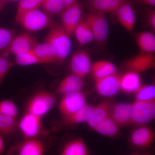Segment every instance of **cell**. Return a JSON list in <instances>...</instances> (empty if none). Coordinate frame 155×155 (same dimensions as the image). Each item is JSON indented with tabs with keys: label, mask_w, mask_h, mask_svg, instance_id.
Listing matches in <instances>:
<instances>
[{
	"label": "cell",
	"mask_w": 155,
	"mask_h": 155,
	"mask_svg": "<svg viewBox=\"0 0 155 155\" xmlns=\"http://www.w3.org/2000/svg\"><path fill=\"white\" fill-rule=\"evenodd\" d=\"M15 19L24 29L31 32L50 28L58 24L48 14L39 9L25 12Z\"/></svg>",
	"instance_id": "6da1fadb"
},
{
	"label": "cell",
	"mask_w": 155,
	"mask_h": 155,
	"mask_svg": "<svg viewBox=\"0 0 155 155\" xmlns=\"http://www.w3.org/2000/svg\"><path fill=\"white\" fill-rule=\"evenodd\" d=\"M45 41L52 45L58 52V62H63L70 54L72 45L70 35L61 25L57 24L50 28Z\"/></svg>",
	"instance_id": "7a4b0ae2"
},
{
	"label": "cell",
	"mask_w": 155,
	"mask_h": 155,
	"mask_svg": "<svg viewBox=\"0 0 155 155\" xmlns=\"http://www.w3.org/2000/svg\"><path fill=\"white\" fill-rule=\"evenodd\" d=\"M56 102V96L54 94L46 91L39 92L28 101L26 110L42 117L54 108Z\"/></svg>",
	"instance_id": "3957f363"
},
{
	"label": "cell",
	"mask_w": 155,
	"mask_h": 155,
	"mask_svg": "<svg viewBox=\"0 0 155 155\" xmlns=\"http://www.w3.org/2000/svg\"><path fill=\"white\" fill-rule=\"evenodd\" d=\"M155 117V100L150 101L135 100L131 104V123L144 125Z\"/></svg>",
	"instance_id": "277c9868"
},
{
	"label": "cell",
	"mask_w": 155,
	"mask_h": 155,
	"mask_svg": "<svg viewBox=\"0 0 155 155\" xmlns=\"http://www.w3.org/2000/svg\"><path fill=\"white\" fill-rule=\"evenodd\" d=\"M86 20L97 42L106 41L109 35V24L105 14L89 11L84 15Z\"/></svg>",
	"instance_id": "5b68a950"
},
{
	"label": "cell",
	"mask_w": 155,
	"mask_h": 155,
	"mask_svg": "<svg viewBox=\"0 0 155 155\" xmlns=\"http://www.w3.org/2000/svg\"><path fill=\"white\" fill-rule=\"evenodd\" d=\"M36 39L28 33H23L14 37L10 45L2 54L15 56L28 53L33 50L38 43Z\"/></svg>",
	"instance_id": "8992f818"
},
{
	"label": "cell",
	"mask_w": 155,
	"mask_h": 155,
	"mask_svg": "<svg viewBox=\"0 0 155 155\" xmlns=\"http://www.w3.org/2000/svg\"><path fill=\"white\" fill-rule=\"evenodd\" d=\"M86 104V96L82 91L63 95L58 109L64 118L76 112Z\"/></svg>",
	"instance_id": "52a82bcc"
},
{
	"label": "cell",
	"mask_w": 155,
	"mask_h": 155,
	"mask_svg": "<svg viewBox=\"0 0 155 155\" xmlns=\"http://www.w3.org/2000/svg\"><path fill=\"white\" fill-rule=\"evenodd\" d=\"M91 60L88 53L82 50H78L72 55L69 63L72 74L83 78L90 73Z\"/></svg>",
	"instance_id": "ba28073f"
},
{
	"label": "cell",
	"mask_w": 155,
	"mask_h": 155,
	"mask_svg": "<svg viewBox=\"0 0 155 155\" xmlns=\"http://www.w3.org/2000/svg\"><path fill=\"white\" fill-rule=\"evenodd\" d=\"M120 74L114 73L94 79L95 89L98 94L106 97H110L117 94L120 91Z\"/></svg>",
	"instance_id": "9c48e42d"
},
{
	"label": "cell",
	"mask_w": 155,
	"mask_h": 155,
	"mask_svg": "<svg viewBox=\"0 0 155 155\" xmlns=\"http://www.w3.org/2000/svg\"><path fill=\"white\" fill-rule=\"evenodd\" d=\"M82 14L81 6L77 0L65 8L61 14V25L69 35L74 33L75 28L82 19Z\"/></svg>",
	"instance_id": "30bf717a"
},
{
	"label": "cell",
	"mask_w": 155,
	"mask_h": 155,
	"mask_svg": "<svg viewBox=\"0 0 155 155\" xmlns=\"http://www.w3.org/2000/svg\"><path fill=\"white\" fill-rule=\"evenodd\" d=\"M41 117L26 111L19 122V129L25 138H34L39 134L42 126Z\"/></svg>",
	"instance_id": "8fae6325"
},
{
	"label": "cell",
	"mask_w": 155,
	"mask_h": 155,
	"mask_svg": "<svg viewBox=\"0 0 155 155\" xmlns=\"http://www.w3.org/2000/svg\"><path fill=\"white\" fill-rule=\"evenodd\" d=\"M155 66V57L154 54L140 51L137 55L126 61L125 67L128 70L138 73L153 69Z\"/></svg>",
	"instance_id": "7c38bea8"
},
{
	"label": "cell",
	"mask_w": 155,
	"mask_h": 155,
	"mask_svg": "<svg viewBox=\"0 0 155 155\" xmlns=\"http://www.w3.org/2000/svg\"><path fill=\"white\" fill-rule=\"evenodd\" d=\"M130 141L134 146L139 148L150 147L155 139V133L152 129L144 125L137 127L130 134Z\"/></svg>",
	"instance_id": "4fadbf2b"
},
{
	"label": "cell",
	"mask_w": 155,
	"mask_h": 155,
	"mask_svg": "<svg viewBox=\"0 0 155 155\" xmlns=\"http://www.w3.org/2000/svg\"><path fill=\"white\" fill-rule=\"evenodd\" d=\"M119 82L120 91L127 94H135L142 84L140 73L129 70L120 74Z\"/></svg>",
	"instance_id": "5bb4252c"
},
{
	"label": "cell",
	"mask_w": 155,
	"mask_h": 155,
	"mask_svg": "<svg viewBox=\"0 0 155 155\" xmlns=\"http://www.w3.org/2000/svg\"><path fill=\"white\" fill-rule=\"evenodd\" d=\"M118 22L128 31L133 30L136 17L130 3L127 1L123 3L115 12Z\"/></svg>",
	"instance_id": "9a60e30c"
},
{
	"label": "cell",
	"mask_w": 155,
	"mask_h": 155,
	"mask_svg": "<svg viewBox=\"0 0 155 155\" xmlns=\"http://www.w3.org/2000/svg\"><path fill=\"white\" fill-rule=\"evenodd\" d=\"M131 104L119 103L112 106L110 116L119 127L131 123Z\"/></svg>",
	"instance_id": "2e32d148"
},
{
	"label": "cell",
	"mask_w": 155,
	"mask_h": 155,
	"mask_svg": "<svg viewBox=\"0 0 155 155\" xmlns=\"http://www.w3.org/2000/svg\"><path fill=\"white\" fill-rule=\"evenodd\" d=\"M127 0H89L88 8L91 12L105 14L115 13Z\"/></svg>",
	"instance_id": "e0dca14e"
},
{
	"label": "cell",
	"mask_w": 155,
	"mask_h": 155,
	"mask_svg": "<svg viewBox=\"0 0 155 155\" xmlns=\"http://www.w3.org/2000/svg\"><path fill=\"white\" fill-rule=\"evenodd\" d=\"M112 107V104L108 101H104L94 107L93 106L90 116L86 122L88 126L93 129L96 125L110 116Z\"/></svg>",
	"instance_id": "ac0fdd59"
},
{
	"label": "cell",
	"mask_w": 155,
	"mask_h": 155,
	"mask_svg": "<svg viewBox=\"0 0 155 155\" xmlns=\"http://www.w3.org/2000/svg\"><path fill=\"white\" fill-rule=\"evenodd\" d=\"M84 87L83 78L71 74L64 78L57 87V92L63 95L82 91Z\"/></svg>",
	"instance_id": "d6986e66"
},
{
	"label": "cell",
	"mask_w": 155,
	"mask_h": 155,
	"mask_svg": "<svg viewBox=\"0 0 155 155\" xmlns=\"http://www.w3.org/2000/svg\"><path fill=\"white\" fill-rule=\"evenodd\" d=\"M32 51L42 64L58 62V52L55 48L49 43L45 41L43 43H38Z\"/></svg>",
	"instance_id": "ffe728a7"
},
{
	"label": "cell",
	"mask_w": 155,
	"mask_h": 155,
	"mask_svg": "<svg viewBox=\"0 0 155 155\" xmlns=\"http://www.w3.org/2000/svg\"><path fill=\"white\" fill-rule=\"evenodd\" d=\"M74 33L80 46L88 44L94 40L91 28L84 17H82L80 22L78 24Z\"/></svg>",
	"instance_id": "44dd1931"
},
{
	"label": "cell",
	"mask_w": 155,
	"mask_h": 155,
	"mask_svg": "<svg viewBox=\"0 0 155 155\" xmlns=\"http://www.w3.org/2000/svg\"><path fill=\"white\" fill-rule=\"evenodd\" d=\"M117 72V68L113 63L107 61H100L92 64L90 73L95 79Z\"/></svg>",
	"instance_id": "7402d4cb"
},
{
	"label": "cell",
	"mask_w": 155,
	"mask_h": 155,
	"mask_svg": "<svg viewBox=\"0 0 155 155\" xmlns=\"http://www.w3.org/2000/svg\"><path fill=\"white\" fill-rule=\"evenodd\" d=\"M135 41L140 51L154 54L155 52V35L149 31L139 32L135 35Z\"/></svg>",
	"instance_id": "603a6c76"
},
{
	"label": "cell",
	"mask_w": 155,
	"mask_h": 155,
	"mask_svg": "<svg viewBox=\"0 0 155 155\" xmlns=\"http://www.w3.org/2000/svg\"><path fill=\"white\" fill-rule=\"evenodd\" d=\"M17 153L20 155H41L45 152L43 143L34 138L28 139L19 146Z\"/></svg>",
	"instance_id": "cb8c5ba5"
},
{
	"label": "cell",
	"mask_w": 155,
	"mask_h": 155,
	"mask_svg": "<svg viewBox=\"0 0 155 155\" xmlns=\"http://www.w3.org/2000/svg\"><path fill=\"white\" fill-rule=\"evenodd\" d=\"M90 153L87 146L81 138L75 139L68 142L61 152L62 155H88Z\"/></svg>",
	"instance_id": "d4e9b609"
},
{
	"label": "cell",
	"mask_w": 155,
	"mask_h": 155,
	"mask_svg": "<svg viewBox=\"0 0 155 155\" xmlns=\"http://www.w3.org/2000/svg\"><path fill=\"white\" fill-rule=\"evenodd\" d=\"M119 127L110 116L96 125L93 129L101 135L113 137L118 133Z\"/></svg>",
	"instance_id": "484cf974"
},
{
	"label": "cell",
	"mask_w": 155,
	"mask_h": 155,
	"mask_svg": "<svg viewBox=\"0 0 155 155\" xmlns=\"http://www.w3.org/2000/svg\"><path fill=\"white\" fill-rule=\"evenodd\" d=\"M92 107V106L87 104L76 112L63 118L64 121L67 124L70 125L86 123L90 116Z\"/></svg>",
	"instance_id": "4316f807"
},
{
	"label": "cell",
	"mask_w": 155,
	"mask_h": 155,
	"mask_svg": "<svg viewBox=\"0 0 155 155\" xmlns=\"http://www.w3.org/2000/svg\"><path fill=\"white\" fill-rule=\"evenodd\" d=\"M42 7L44 12L50 17L61 15L65 9L62 0H45Z\"/></svg>",
	"instance_id": "83f0119b"
},
{
	"label": "cell",
	"mask_w": 155,
	"mask_h": 155,
	"mask_svg": "<svg viewBox=\"0 0 155 155\" xmlns=\"http://www.w3.org/2000/svg\"><path fill=\"white\" fill-rule=\"evenodd\" d=\"M17 119L0 114V133L8 135L14 133L17 126Z\"/></svg>",
	"instance_id": "f1b7e54d"
},
{
	"label": "cell",
	"mask_w": 155,
	"mask_h": 155,
	"mask_svg": "<svg viewBox=\"0 0 155 155\" xmlns=\"http://www.w3.org/2000/svg\"><path fill=\"white\" fill-rule=\"evenodd\" d=\"M135 100L150 101L155 100L154 84H142L135 93Z\"/></svg>",
	"instance_id": "f546056e"
},
{
	"label": "cell",
	"mask_w": 155,
	"mask_h": 155,
	"mask_svg": "<svg viewBox=\"0 0 155 155\" xmlns=\"http://www.w3.org/2000/svg\"><path fill=\"white\" fill-rule=\"evenodd\" d=\"M45 0H19L15 18L27 11L39 9Z\"/></svg>",
	"instance_id": "4dcf8cb0"
},
{
	"label": "cell",
	"mask_w": 155,
	"mask_h": 155,
	"mask_svg": "<svg viewBox=\"0 0 155 155\" xmlns=\"http://www.w3.org/2000/svg\"><path fill=\"white\" fill-rule=\"evenodd\" d=\"M15 63L22 66L42 64L41 61L32 50L28 53L15 56Z\"/></svg>",
	"instance_id": "1f68e13d"
},
{
	"label": "cell",
	"mask_w": 155,
	"mask_h": 155,
	"mask_svg": "<svg viewBox=\"0 0 155 155\" xmlns=\"http://www.w3.org/2000/svg\"><path fill=\"white\" fill-rule=\"evenodd\" d=\"M0 114L17 119L18 110L14 102L10 100L0 101Z\"/></svg>",
	"instance_id": "d6a6232c"
},
{
	"label": "cell",
	"mask_w": 155,
	"mask_h": 155,
	"mask_svg": "<svg viewBox=\"0 0 155 155\" xmlns=\"http://www.w3.org/2000/svg\"><path fill=\"white\" fill-rule=\"evenodd\" d=\"M14 65V63L11 61L8 56L2 54L0 55V86L6 75Z\"/></svg>",
	"instance_id": "836d02e7"
},
{
	"label": "cell",
	"mask_w": 155,
	"mask_h": 155,
	"mask_svg": "<svg viewBox=\"0 0 155 155\" xmlns=\"http://www.w3.org/2000/svg\"><path fill=\"white\" fill-rule=\"evenodd\" d=\"M14 37V31L0 28V51H4L8 46Z\"/></svg>",
	"instance_id": "e575fe53"
},
{
	"label": "cell",
	"mask_w": 155,
	"mask_h": 155,
	"mask_svg": "<svg viewBox=\"0 0 155 155\" xmlns=\"http://www.w3.org/2000/svg\"><path fill=\"white\" fill-rule=\"evenodd\" d=\"M147 21L148 24L152 29H155V10H150L147 14Z\"/></svg>",
	"instance_id": "d590c367"
},
{
	"label": "cell",
	"mask_w": 155,
	"mask_h": 155,
	"mask_svg": "<svg viewBox=\"0 0 155 155\" xmlns=\"http://www.w3.org/2000/svg\"><path fill=\"white\" fill-rule=\"evenodd\" d=\"M139 2L151 7H155V0H138Z\"/></svg>",
	"instance_id": "8d00e7d4"
},
{
	"label": "cell",
	"mask_w": 155,
	"mask_h": 155,
	"mask_svg": "<svg viewBox=\"0 0 155 155\" xmlns=\"http://www.w3.org/2000/svg\"><path fill=\"white\" fill-rule=\"evenodd\" d=\"M77 0H62L65 8L70 6Z\"/></svg>",
	"instance_id": "74e56055"
},
{
	"label": "cell",
	"mask_w": 155,
	"mask_h": 155,
	"mask_svg": "<svg viewBox=\"0 0 155 155\" xmlns=\"http://www.w3.org/2000/svg\"><path fill=\"white\" fill-rule=\"evenodd\" d=\"M4 148V141L2 135H0V153H2Z\"/></svg>",
	"instance_id": "f35d334b"
},
{
	"label": "cell",
	"mask_w": 155,
	"mask_h": 155,
	"mask_svg": "<svg viewBox=\"0 0 155 155\" xmlns=\"http://www.w3.org/2000/svg\"><path fill=\"white\" fill-rule=\"evenodd\" d=\"M5 3L3 0H0V11H2V9L4 8Z\"/></svg>",
	"instance_id": "ab89813d"
},
{
	"label": "cell",
	"mask_w": 155,
	"mask_h": 155,
	"mask_svg": "<svg viewBox=\"0 0 155 155\" xmlns=\"http://www.w3.org/2000/svg\"><path fill=\"white\" fill-rule=\"evenodd\" d=\"M5 2H16V1H19V0H3Z\"/></svg>",
	"instance_id": "60d3db41"
}]
</instances>
